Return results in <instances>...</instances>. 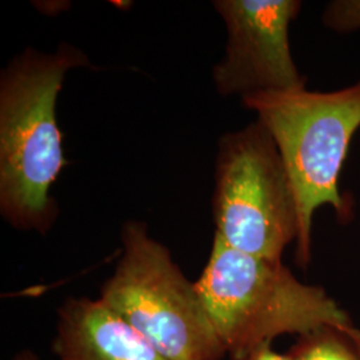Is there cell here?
Returning a JSON list of instances; mask_svg holds the SVG:
<instances>
[{
	"label": "cell",
	"instance_id": "obj_9",
	"mask_svg": "<svg viewBox=\"0 0 360 360\" xmlns=\"http://www.w3.org/2000/svg\"><path fill=\"white\" fill-rule=\"evenodd\" d=\"M324 26L340 34L360 31V0H335L322 15Z\"/></svg>",
	"mask_w": 360,
	"mask_h": 360
},
{
	"label": "cell",
	"instance_id": "obj_11",
	"mask_svg": "<svg viewBox=\"0 0 360 360\" xmlns=\"http://www.w3.org/2000/svg\"><path fill=\"white\" fill-rule=\"evenodd\" d=\"M345 331H346V334L348 335V338L352 340V343H354V346L356 348V352H358V355H359L360 359V330L358 327H355L354 324L352 326H348L345 328Z\"/></svg>",
	"mask_w": 360,
	"mask_h": 360
},
{
	"label": "cell",
	"instance_id": "obj_2",
	"mask_svg": "<svg viewBox=\"0 0 360 360\" xmlns=\"http://www.w3.org/2000/svg\"><path fill=\"white\" fill-rule=\"evenodd\" d=\"M195 283L226 354L233 360L245 359L282 335L352 326L334 297L321 285L299 281L283 260L236 251L217 235Z\"/></svg>",
	"mask_w": 360,
	"mask_h": 360
},
{
	"label": "cell",
	"instance_id": "obj_7",
	"mask_svg": "<svg viewBox=\"0 0 360 360\" xmlns=\"http://www.w3.org/2000/svg\"><path fill=\"white\" fill-rule=\"evenodd\" d=\"M58 360H168L98 297H68L58 309Z\"/></svg>",
	"mask_w": 360,
	"mask_h": 360
},
{
	"label": "cell",
	"instance_id": "obj_8",
	"mask_svg": "<svg viewBox=\"0 0 360 360\" xmlns=\"http://www.w3.org/2000/svg\"><path fill=\"white\" fill-rule=\"evenodd\" d=\"M287 354L294 360H360L345 328L331 326L297 336Z\"/></svg>",
	"mask_w": 360,
	"mask_h": 360
},
{
	"label": "cell",
	"instance_id": "obj_10",
	"mask_svg": "<svg viewBox=\"0 0 360 360\" xmlns=\"http://www.w3.org/2000/svg\"><path fill=\"white\" fill-rule=\"evenodd\" d=\"M243 360H294L288 354H281L272 348V343L263 345L254 349Z\"/></svg>",
	"mask_w": 360,
	"mask_h": 360
},
{
	"label": "cell",
	"instance_id": "obj_1",
	"mask_svg": "<svg viewBox=\"0 0 360 360\" xmlns=\"http://www.w3.org/2000/svg\"><path fill=\"white\" fill-rule=\"evenodd\" d=\"M87 55L62 44L53 53L27 49L0 77V212L20 231L46 233L59 215L52 184L67 165L56 99L65 74L89 67Z\"/></svg>",
	"mask_w": 360,
	"mask_h": 360
},
{
	"label": "cell",
	"instance_id": "obj_6",
	"mask_svg": "<svg viewBox=\"0 0 360 360\" xmlns=\"http://www.w3.org/2000/svg\"><path fill=\"white\" fill-rule=\"evenodd\" d=\"M214 7L227 28L226 55L212 72L220 95L243 98L306 89L307 80L296 67L288 34L302 1L218 0Z\"/></svg>",
	"mask_w": 360,
	"mask_h": 360
},
{
	"label": "cell",
	"instance_id": "obj_12",
	"mask_svg": "<svg viewBox=\"0 0 360 360\" xmlns=\"http://www.w3.org/2000/svg\"><path fill=\"white\" fill-rule=\"evenodd\" d=\"M13 360H40V358L31 349H23L13 358Z\"/></svg>",
	"mask_w": 360,
	"mask_h": 360
},
{
	"label": "cell",
	"instance_id": "obj_5",
	"mask_svg": "<svg viewBox=\"0 0 360 360\" xmlns=\"http://www.w3.org/2000/svg\"><path fill=\"white\" fill-rule=\"evenodd\" d=\"M214 219L215 235L248 255L282 260L297 240L295 190L270 131L257 119L219 141Z\"/></svg>",
	"mask_w": 360,
	"mask_h": 360
},
{
	"label": "cell",
	"instance_id": "obj_4",
	"mask_svg": "<svg viewBox=\"0 0 360 360\" xmlns=\"http://www.w3.org/2000/svg\"><path fill=\"white\" fill-rule=\"evenodd\" d=\"M99 299L168 360H221L227 354L196 283L146 223L122 229V252Z\"/></svg>",
	"mask_w": 360,
	"mask_h": 360
},
{
	"label": "cell",
	"instance_id": "obj_3",
	"mask_svg": "<svg viewBox=\"0 0 360 360\" xmlns=\"http://www.w3.org/2000/svg\"><path fill=\"white\" fill-rule=\"evenodd\" d=\"M242 103L270 131L283 158L299 208L296 264L307 269L315 212L330 206L342 223L354 217L352 199L340 193L339 178L360 129V80L330 92L299 89L251 94Z\"/></svg>",
	"mask_w": 360,
	"mask_h": 360
}]
</instances>
